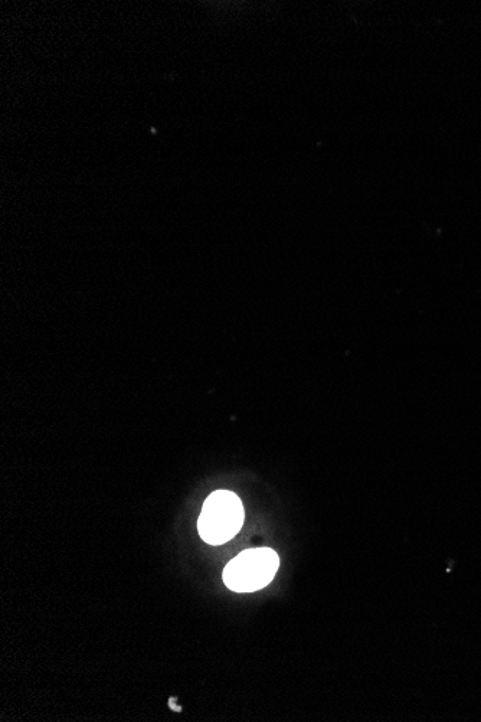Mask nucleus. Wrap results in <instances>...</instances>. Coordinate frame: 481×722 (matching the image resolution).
Masks as SVG:
<instances>
[{
	"mask_svg": "<svg viewBox=\"0 0 481 722\" xmlns=\"http://www.w3.org/2000/svg\"><path fill=\"white\" fill-rule=\"evenodd\" d=\"M244 524L240 498L229 490H217L204 503L198 531L206 544L222 545L231 541Z\"/></svg>",
	"mask_w": 481,
	"mask_h": 722,
	"instance_id": "1",
	"label": "nucleus"
},
{
	"mask_svg": "<svg viewBox=\"0 0 481 722\" xmlns=\"http://www.w3.org/2000/svg\"><path fill=\"white\" fill-rule=\"evenodd\" d=\"M280 567V558L271 548L241 552L224 570V583L235 593H254L267 587Z\"/></svg>",
	"mask_w": 481,
	"mask_h": 722,
	"instance_id": "2",
	"label": "nucleus"
}]
</instances>
